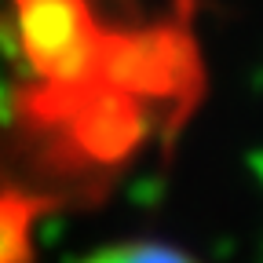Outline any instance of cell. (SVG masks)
<instances>
[{
	"label": "cell",
	"mask_w": 263,
	"mask_h": 263,
	"mask_svg": "<svg viewBox=\"0 0 263 263\" xmlns=\"http://www.w3.org/2000/svg\"><path fill=\"white\" fill-rule=\"evenodd\" d=\"M77 263H197V259L164 241H121V245L99 249Z\"/></svg>",
	"instance_id": "cell-1"
}]
</instances>
